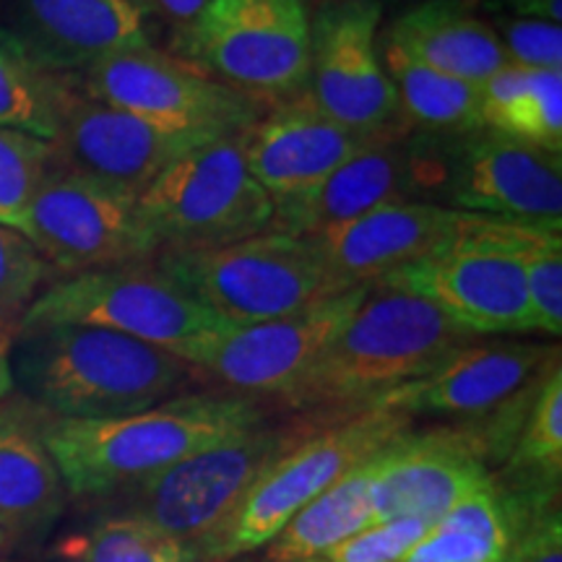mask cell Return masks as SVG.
Instances as JSON below:
<instances>
[{
	"label": "cell",
	"mask_w": 562,
	"mask_h": 562,
	"mask_svg": "<svg viewBox=\"0 0 562 562\" xmlns=\"http://www.w3.org/2000/svg\"><path fill=\"white\" fill-rule=\"evenodd\" d=\"M258 422H263V412L250 396L191 393L125 417L47 419L42 438L66 492L104 497L138 487Z\"/></svg>",
	"instance_id": "1"
},
{
	"label": "cell",
	"mask_w": 562,
	"mask_h": 562,
	"mask_svg": "<svg viewBox=\"0 0 562 562\" xmlns=\"http://www.w3.org/2000/svg\"><path fill=\"white\" fill-rule=\"evenodd\" d=\"M474 339L427 297L381 279L281 402L294 409H362Z\"/></svg>",
	"instance_id": "2"
},
{
	"label": "cell",
	"mask_w": 562,
	"mask_h": 562,
	"mask_svg": "<svg viewBox=\"0 0 562 562\" xmlns=\"http://www.w3.org/2000/svg\"><path fill=\"white\" fill-rule=\"evenodd\" d=\"M13 381L60 419H110L151 409L191 383L172 351L94 326H26L11 349Z\"/></svg>",
	"instance_id": "3"
},
{
	"label": "cell",
	"mask_w": 562,
	"mask_h": 562,
	"mask_svg": "<svg viewBox=\"0 0 562 562\" xmlns=\"http://www.w3.org/2000/svg\"><path fill=\"white\" fill-rule=\"evenodd\" d=\"M409 425L412 417L402 412L362 406L334 425L307 430L258 476L220 537L201 552L203 562L263 550L307 503L381 453L398 435L409 432Z\"/></svg>",
	"instance_id": "4"
},
{
	"label": "cell",
	"mask_w": 562,
	"mask_h": 562,
	"mask_svg": "<svg viewBox=\"0 0 562 562\" xmlns=\"http://www.w3.org/2000/svg\"><path fill=\"white\" fill-rule=\"evenodd\" d=\"M157 269L229 326L307 311L339 290L305 237L266 229L209 250H161Z\"/></svg>",
	"instance_id": "5"
},
{
	"label": "cell",
	"mask_w": 562,
	"mask_h": 562,
	"mask_svg": "<svg viewBox=\"0 0 562 562\" xmlns=\"http://www.w3.org/2000/svg\"><path fill=\"white\" fill-rule=\"evenodd\" d=\"M161 250H209L271 227L273 199L252 178L240 133L209 138L175 159L138 195Z\"/></svg>",
	"instance_id": "6"
},
{
	"label": "cell",
	"mask_w": 562,
	"mask_h": 562,
	"mask_svg": "<svg viewBox=\"0 0 562 562\" xmlns=\"http://www.w3.org/2000/svg\"><path fill=\"white\" fill-rule=\"evenodd\" d=\"M94 326L131 336L186 360L229 323L203 307L157 266H115L66 277L47 286L21 315L26 326Z\"/></svg>",
	"instance_id": "7"
},
{
	"label": "cell",
	"mask_w": 562,
	"mask_h": 562,
	"mask_svg": "<svg viewBox=\"0 0 562 562\" xmlns=\"http://www.w3.org/2000/svg\"><path fill=\"white\" fill-rule=\"evenodd\" d=\"M175 47L243 94L290 97L311 74L307 0H211Z\"/></svg>",
	"instance_id": "8"
},
{
	"label": "cell",
	"mask_w": 562,
	"mask_h": 562,
	"mask_svg": "<svg viewBox=\"0 0 562 562\" xmlns=\"http://www.w3.org/2000/svg\"><path fill=\"white\" fill-rule=\"evenodd\" d=\"M305 432L307 425L271 427L258 422L250 430L188 456L128 490L133 495L128 513L146 518L201 554L229 524L258 476Z\"/></svg>",
	"instance_id": "9"
},
{
	"label": "cell",
	"mask_w": 562,
	"mask_h": 562,
	"mask_svg": "<svg viewBox=\"0 0 562 562\" xmlns=\"http://www.w3.org/2000/svg\"><path fill=\"white\" fill-rule=\"evenodd\" d=\"M21 235L66 277L140 263L157 256L138 195L50 161Z\"/></svg>",
	"instance_id": "10"
},
{
	"label": "cell",
	"mask_w": 562,
	"mask_h": 562,
	"mask_svg": "<svg viewBox=\"0 0 562 562\" xmlns=\"http://www.w3.org/2000/svg\"><path fill=\"white\" fill-rule=\"evenodd\" d=\"M68 79L91 100L170 128L240 133L261 117L252 97L151 45L112 53Z\"/></svg>",
	"instance_id": "11"
},
{
	"label": "cell",
	"mask_w": 562,
	"mask_h": 562,
	"mask_svg": "<svg viewBox=\"0 0 562 562\" xmlns=\"http://www.w3.org/2000/svg\"><path fill=\"white\" fill-rule=\"evenodd\" d=\"M381 16V0H323L311 16L307 94L362 138L409 133L378 50Z\"/></svg>",
	"instance_id": "12"
},
{
	"label": "cell",
	"mask_w": 562,
	"mask_h": 562,
	"mask_svg": "<svg viewBox=\"0 0 562 562\" xmlns=\"http://www.w3.org/2000/svg\"><path fill=\"white\" fill-rule=\"evenodd\" d=\"M224 133L170 128L110 108L58 74L53 161L104 186L140 195L175 159Z\"/></svg>",
	"instance_id": "13"
},
{
	"label": "cell",
	"mask_w": 562,
	"mask_h": 562,
	"mask_svg": "<svg viewBox=\"0 0 562 562\" xmlns=\"http://www.w3.org/2000/svg\"><path fill=\"white\" fill-rule=\"evenodd\" d=\"M438 180L448 206L562 232V154L505 133H456Z\"/></svg>",
	"instance_id": "14"
},
{
	"label": "cell",
	"mask_w": 562,
	"mask_h": 562,
	"mask_svg": "<svg viewBox=\"0 0 562 562\" xmlns=\"http://www.w3.org/2000/svg\"><path fill=\"white\" fill-rule=\"evenodd\" d=\"M438 305L472 336L537 331L518 258L490 243L461 211L459 229L446 250L385 277Z\"/></svg>",
	"instance_id": "15"
},
{
	"label": "cell",
	"mask_w": 562,
	"mask_h": 562,
	"mask_svg": "<svg viewBox=\"0 0 562 562\" xmlns=\"http://www.w3.org/2000/svg\"><path fill=\"white\" fill-rule=\"evenodd\" d=\"M364 292L368 286H355L284 318L229 326L195 347L186 362L240 393L281 398L331 344Z\"/></svg>",
	"instance_id": "16"
},
{
	"label": "cell",
	"mask_w": 562,
	"mask_h": 562,
	"mask_svg": "<svg viewBox=\"0 0 562 562\" xmlns=\"http://www.w3.org/2000/svg\"><path fill=\"white\" fill-rule=\"evenodd\" d=\"M490 451L474 422L459 430L404 432L372 456V513L435 524L492 480Z\"/></svg>",
	"instance_id": "17"
},
{
	"label": "cell",
	"mask_w": 562,
	"mask_h": 562,
	"mask_svg": "<svg viewBox=\"0 0 562 562\" xmlns=\"http://www.w3.org/2000/svg\"><path fill=\"white\" fill-rule=\"evenodd\" d=\"M554 364H560V349L550 344L472 341L451 351L427 375L383 393L370 406L406 417L484 419L533 389Z\"/></svg>",
	"instance_id": "18"
},
{
	"label": "cell",
	"mask_w": 562,
	"mask_h": 562,
	"mask_svg": "<svg viewBox=\"0 0 562 562\" xmlns=\"http://www.w3.org/2000/svg\"><path fill=\"white\" fill-rule=\"evenodd\" d=\"M461 211L435 201H393L347 224L305 237L339 290L370 286L446 250Z\"/></svg>",
	"instance_id": "19"
},
{
	"label": "cell",
	"mask_w": 562,
	"mask_h": 562,
	"mask_svg": "<svg viewBox=\"0 0 562 562\" xmlns=\"http://www.w3.org/2000/svg\"><path fill=\"white\" fill-rule=\"evenodd\" d=\"M368 140L328 117L307 89L284 97L240 131L248 170L273 201L311 191Z\"/></svg>",
	"instance_id": "20"
},
{
	"label": "cell",
	"mask_w": 562,
	"mask_h": 562,
	"mask_svg": "<svg viewBox=\"0 0 562 562\" xmlns=\"http://www.w3.org/2000/svg\"><path fill=\"white\" fill-rule=\"evenodd\" d=\"M3 32L34 66L63 76L151 45L136 0H13V30Z\"/></svg>",
	"instance_id": "21"
},
{
	"label": "cell",
	"mask_w": 562,
	"mask_h": 562,
	"mask_svg": "<svg viewBox=\"0 0 562 562\" xmlns=\"http://www.w3.org/2000/svg\"><path fill=\"white\" fill-rule=\"evenodd\" d=\"M419 188V157L406 146V136L372 138L311 191L273 201L269 229L311 237L383 203L409 201Z\"/></svg>",
	"instance_id": "22"
},
{
	"label": "cell",
	"mask_w": 562,
	"mask_h": 562,
	"mask_svg": "<svg viewBox=\"0 0 562 562\" xmlns=\"http://www.w3.org/2000/svg\"><path fill=\"white\" fill-rule=\"evenodd\" d=\"M385 42L422 66L472 83L510 66L490 21L476 13V0H425L393 19Z\"/></svg>",
	"instance_id": "23"
},
{
	"label": "cell",
	"mask_w": 562,
	"mask_h": 562,
	"mask_svg": "<svg viewBox=\"0 0 562 562\" xmlns=\"http://www.w3.org/2000/svg\"><path fill=\"white\" fill-rule=\"evenodd\" d=\"M42 425L19 409H0V529L11 539L45 533L66 505Z\"/></svg>",
	"instance_id": "24"
},
{
	"label": "cell",
	"mask_w": 562,
	"mask_h": 562,
	"mask_svg": "<svg viewBox=\"0 0 562 562\" xmlns=\"http://www.w3.org/2000/svg\"><path fill=\"white\" fill-rule=\"evenodd\" d=\"M560 497H529L492 480L446 513L402 562H501L513 533L539 505Z\"/></svg>",
	"instance_id": "25"
},
{
	"label": "cell",
	"mask_w": 562,
	"mask_h": 562,
	"mask_svg": "<svg viewBox=\"0 0 562 562\" xmlns=\"http://www.w3.org/2000/svg\"><path fill=\"white\" fill-rule=\"evenodd\" d=\"M482 128L562 154V70L505 66L480 83Z\"/></svg>",
	"instance_id": "26"
},
{
	"label": "cell",
	"mask_w": 562,
	"mask_h": 562,
	"mask_svg": "<svg viewBox=\"0 0 562 562\" xmlns=\"http://www.w3.org/2000/svg\"><path fill=\"white\" fill-rule=\"evenodd\" d=\"M375 524L372 513V459L351 469L323 495L307 503L290 524L271 539L266 562H313L328 550Z\"/></svg>",
	"instance_id": "27"
},
{
	"label": "cell",
	"mask_w": 562,
	"mask_h": 562,
	"mask_svg": "<svg viewBox=\"0 0 562 562\" xmlns=\"http://www.w3.org/2000/svg\"><path fill=\"white\" fill-rule=\"evenodd\" d=\"M381 60L409 128L417 125L422 131L442 133V136L482 128L480 83L453 79L440 70L422 66L385 40Z\"/></svg>",
	"instance_id": "28"
},
{
	"label": "cell",
	"mask_w": 562,
	"mask_h": 562,
	"mask_svg": "<svg viewBox=\"0 0 562 562\" xmlns=\"http://www.w3.org/2000/svg\"><path fill=\"white\" fill-rule=\"evenodd\" d=\"M505 487L529 497H560L562 482V368L547 372L516 435L505 469Z\"/></svg>",
	"instance_id": "29"
},
{
	"label": "cell",
	"mask_w": 562,
	"mask_h": 562,
	"mask_svg": "<svg viewBox=\"0 0 562 562\" xmlns=\"http://www.w3.org/2000/svg\"><path fill=\"white\" fill-rule=\"evenodd\" d=\"M58 562H203L186 544L136 513H112L55 547Z\"/></svg>",
	"instance_id": "30"
},
{
	"label": "cell",
	"mask_w": 562,
	"mask_h": 562,
	"mask_svg": "<svg viewBox=\"0 0 562 562\" xmlns=\"http://www.w3.org/2000/svg\"><path fill=\"white\" fill-rule=\"evenodd\" d=\"M58 74H47L0 30V128H16L45 140L55 138Z\"/></svg>",
	"instance_id": "31"
},
{
	"label": "cell",
	"mask_w": 562,
	"mask_h": 562,
	"mask_svg": "<svg viewBox=\"0 0 562 562\" xmlns=\"http://www.w3.org/2000/svg\"><path fill=\"white\" fill-rule=\"evenodd\" d=\"M53 161L50 140L16 128H0V224L26 227L30 206Z\"/></svg>",
	"instance_id": "32"
},
{
	"label": "cell",
	"mask_w": 562,
	"mask_h": 562,
	"mask_svg": "<svg viewBox=\"0 0 562 562\" xmlns=\"http://www.w3.org/2000/svg\"><path fill=\"white\" fill-rule=\"evenodd\" d=\"M50 266L16 229L0 224V318L21 323Z\"/></svg>",
	"instance_id": "33"
},
{
	"label": "cell",
	"mask_w": 562,
	"mask_h": 562,
	"mask_svg": "<svg viewBox=\"0 0 562 562\" xmlns=\"http://www.w3.org/2000/svg\"><path fill=\"white\" fill-rule=\"evenodd\" d=\"M432 524L417 518H385L344 539L323 554V562H402Z\"/></svg>",
	"instance_id": "34"
},
{
	"label": "cell",
	"mask_w": 562,
	"mask_h": 562,
	"mask_svg": "<svg viewBox=\"0 0 562 562\" xmlns=\"http://www.w3.org/2000/svg\"><path fill=\"white\" fill-rule=\"evenodd\" d=\"M497 40L508 53L513 66L537 70H562V26L552 21L524 19V16H497Z\"/></svg>",
	"instance_id": "35"
},
{
	"label": "cell",
	"mask_w": 562,
	"mask_h": 562,
	"mask_svg": "<svg viewBox=\"0 0 562 562\" xmlns=\"http://www.w3.org/2000/svg\"><path fill=\"white\" fill-rule=\"evenodd\" d=\"M501 562H562V516L560 501L533 508Z\"/></svg>",
	"instance_id": "36"
},
{
	"label": "cell",
	"mask_w": 562,
	"mask_h": 562,
	"mask_svg": "<svg viewBox=\"0 0 562 562\" xmlns=\"http://www.w3.org/2000/svg\"><path fill=\"white\" fill-rule=\"evenodd\" d=\"M140 9L149 13H157V16L170 26L175 40L180 34H186L193 26V21L201 16L203 9L211 3V0H136Z\"/></svg>",
	"instance_id": "37"
},
{
	"label": "cell",
	"mask_w": 562,
	"mask_h": 562,
	"mask_svg": "<svg viewBox=\"0 0 562 562\" xmlns=\"http://www.w3.org/2000/svg\"><path fill=\"white\" fill-rule=\"evenodd\" d=\"M19 334V323H11L5 318H0V402L5 396H11V391L16 389V381H13V370H11V349H13V339Z\"/></svg>",
	"instance_id": "38"
},
{
	"label": "cell",
	"mask_w": 562,
	"mask_h": 562,
	"mask_svg": "<svg viewBox=\"0 0 562 562\" xmlns=\"http://www.w3.org/2000/svg\"><path fill=\"white\" fill-rule=\"evenodd\" d=\"M9 544H11V537L3 529H0V554L9 550Z\"/></svg>",
	"instance_id": "39"
},
{
	"label": "cell",
	"mask_w": 562,
	"mask_h": 562,
	"mask_svg": "<svg viewBox=\"0 0 562 562\" xmlns=\"http://www.w3.org/2000/svg\"><path fill=\"white\" fill-rule=\"evenodd\" d=\"M508 3H510V9H513V5H521V3H526V0H508Z\"/></svg>",
	"instance_id": "40"
},
{
	"label": "cell",
	"mask_w": 562,
	"mask_h": 562,
	"mask_svg": "<svg viewBox=\"0 0 562 562\" xmlns=\"http://www.w3.org/2000/svg\"><path fill=\"white\" fill-rule=\"evenodd\" d=\"M393 3H412V0H393Z\"/></svg>",
	"instance_id": "41"
},
{
	"label": "cell",
	"mask_w": 562,
	"mask_h": 562,
	"mask_svg": "<svg viewBox=\"0 0 562 562\" xmlns=\"http://www.w3.org/2000/svg\"><path fill=\"white\" fill-rule=\"evenodd\" d=\"M0 562H11V560H0Z\"/></svg>",
	"instance_id": "42"
},
{
	"label": "cell",
	"mask_w": 562,
	"mask_h": 562,
	"mask_svg": "<svg viewBox=\"0 0 562 562\" xmlns=\"http://www.w3.org/2000/svg\"><path fill=\"white\" fill-rule=\"evenodd\" d=\"M313 562H323V560H313Z\"/></svg>",
	"instance_id": "43"
}]
</instances>
